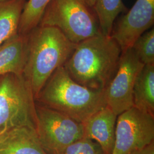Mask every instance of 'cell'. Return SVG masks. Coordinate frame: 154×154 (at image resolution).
<instances>
[{
	"label": "cell",
	"instance_id": "obj_1",
	"mask_svg": "<svg viewBox=\"0 0 154 154\" xmlns=\"http://www.w3.org/2000/svg\"><path fill=\"white\" fill-rule=\"evenodd\" d=\"M121 54L116 40L100 34L77 44L63 67L77 83L105 91L118 69Z\"/></svg>",
	"mask_w": 154,
	"mask_h": 154
},
{
	"label": "cell",
	"instance_id": "obj_2",
	"mask_svg": "<svg viewBox=\"0 0 154 154\" xmlns=\"http://www.w3.org/2000/svg\"><path fill=\"white\" fill-rule=\"evenodd\" d=\"M76 46L53 27L38 26L27 34V57L23 76L35 99L53 72L65 65Z\"/></svg>",
	"mask_w": 154,
	"mask_h": 154
},
{
	"label": "cell",
	"instance_id": "obj_3",
	"mask_svg": "<svg viewBox=\"0 0 154 154\" xmlns=\"http://www.w3.org/2000/svg\"><path fill=\"white\" fill-rule=\"evenodd\" d=\"M35 102L81 123L106 106L105 91L88 88L75 82L63 66L50 77Z\"/></svg>",
	"mask_w": 154,
	"mask_h": 154
},
{
	"label": "cell",
	"instance_id": "obj_4",
	"mask_svg": "<svg viewBox=\"0 0 154 154\" xmlns=\"http://www.w3.org/2000/svg\"><path fill=\"white\" fill-rule=\"evenodd\" d=\"M35 99L22 75L0 76V132L28 127L35 130Z\"/></svg>",
	"mask_w": 154,
	"mask_h": 154
},
{
	"label": "cell",
	"instance_id": "obj_5",
	"mask_svg": "<svg viewBox=\"0 0 154 154\" xmlns=\"http://www.w3.org/2000/svg\"><path fill=\"white\" fill-rule=\"evenodd\" d=\"M38 26L58 29L75 44L102 34L95 14L79 0H52Z\"/></svg>",
	"mask_w": 154,
	"mask_h": 154
},
{
	"label": "cell",
	"instance_id": "obj_6",
	"mask_svg": "<svg viewBox=\"0 0 154 154\" xmlns=\"http://www.w3.org/2000/svg\"><path fill=\"white\" fill-rule=\"evenodd\" d=\"M35 103V132L47 154H60L67 146L84 137L82 123Z\"/></svg>",
	"mask_w": 154,
	"mask_h": 154
},
{
	"label": "cell",
	"instance_id": "obj_7",
	"mask_svg": "<svg viewBox=\"0 0 154 154\" xmlns=\"http://www.w3.org/2000/svg\"><path fill=\"white\" fill-rule=\"evenodd\" d=\"M154 142V116L135 107L117 116L112 154H131Z\"/></svg>",
	"mask_w": 154,
	"mask_h": 154
},
{
	"label": "cell",
	"instance_id": "obj_8",
	"mask_svg": "<svg viewBox=\"0 0 154 154\" xmlns=\"http://www.w3.org/2000/svg\"><path fill=\"white\" fill-rule=\"evenodd\" d=\"M144 65L132 48L122 53L118 69L105 91L106 106L116 116L134 107V86Z\"/></svg>",
	"mask_w": 154,
	"mask_h": 154
},
{
	"label": "cell",
	"instance_id": "obj_9",
	"mask_svg": "<svg viewBox=\"0 0 154 154\" xmlns=\"http://www.w3.org/2000/svg\"><path fill=\"white\" fill-rule=\"evenodd\" d=\"M154 23V0H137L130 10L114 23L110 36L123 53L131 48L135 41Z\"/></svg>",
	"mask_w": 154,
	"mask_h": 154
},
{
	"label": "cell",
	"instance_id": "obj_10",
	"mask_svg": "<svg viewBox=\"0 0 154 154\" xmlns=\"http://www.w3.org/2000/svg\"><path fill=\"white\" fill-rule=\"evenodd\" d=\"M117 116L106 106L83 122L84 137L98 143L105 154H112Z\"/></svg>",
	"mask_w": 154,
	"mask_h": 154
},
{
	"label": "cell",
	"instance_id": "obj_11",
	"mask_svg": "<svg viewBox=\"0 0 154 154\" xmlns=\"http://www.w3.org/2000/svg\"><path fill=\"white\" fill-rule=\"evenodd\" d=\"M0 154H47L35 130L20 127L7 131L0 140Z\"/></svg>",
	"mask_w": 154,
	"mask_h": 154
},
{
	"label": "cell",
	"instance_id": "obj_12",
	"mask_svg": "<svg viewBox=\"0 0 154 154\" xmlns=\"http://www.w3.org/2000/svg\"><path fill=\"white\" fill-rule=\"evenodd\" d=\"M27 57V35L17 34L0 45V76L22 75Z\"/></svg>",
	"mask_w": 154,
	"mask_h": 154
},
{
	"label": "cell",
	"instance_id": "obj_13",
	"mask_svg": "<svg viewBox=\"0 0 154 154\" xmlns=\"http://www.w3.org/2000/svg\"><path fill=\"white\" fill-rule=\"evenodd\" d=\"M134 107L154 116V64L145 65L136 78Z\"/></svg>",
	"mask_w": 154,
	"mask_h": 154
},
{
	"label": "cell",
	"instance_id": "obj_14",
	"mask_svg": "<svg viewBox=\"0 0 154 154\" xmlns=\"http://www.w3.org/2000/svg\"><path fill=\"white\" fill-rule=\"evenodd\" d=\"M26 0L0 2V45L18 34L22 10Z\"/></svg>",
	"mask_w": 154,
	"mask_h": 154
},
{
	"label": "cell",
	"instance_id": "obj_15",
	"mask_svg": "<svg viewBox=\"0 0 154 154\" xmlns=\"http://www.w3.org/2000/svg\"><path fill=\"white\" fill-rule=\"evenodd\" d=\"M94 11L100 32L110 36L116 17L121 13H126L128 10L122 0H97Z\"/></svg>",
	"mask_w": 154,
	"mask_h": 154
},
{
	"label": "cell",
	"instance_id": "obj_16",
	"mask_svg": "<svg viewBox=\"0 0 154 154\" xmlns=\"http://www.w3.org/2000/svg\"><path fill=\"white\" fill-rule=\"evenodd\" d=\"M52 0H26L20 17L18 34L25 35L38 26L46 7Z\"/></svg>",
	"mask_w": 154,
	"mask_h": 154
},
{
	"label": "cell",
	"instance_id": "obj_17",
	"mask_svg": "<svg viewBox=\"0 0 154 154\" xmlns=\"http://www.w3.org/2000/svg\"><path fill=\"white\" fill-rule=\"evenodd\" d=\"M132 48L144 65L154 64V28L142 34L135 41Z\"/></svg>",
	"mask_w": 154,
	"mask_h": 154
},
{
	"label": "cell",
	"instance_id": "obj_18",
	"mask_svg": "<svg viewBox=\"0 0 154 154\" xmlns=\"http://www.w3.org/2000/svg\"><path fill=\"white\" fill-rule=\"evenodd\" d=\"M60 154H105L98 143L83 137L72 143Z\"/></svg>",
	"mask_w": 154,
	"mask_h": 154
},
{
	"label": "cell",
	"instance_id": "obj_19",
	"mask_svg": "<svg viewBox=\"0 0 154 154\" xmlns=\"http://www.w3.org/2000/svg\"><path fill=\"white\" fill-rule=\"evenodd\" d=\"M131 154H154V142Z\"/></svg>",
	"mask_w": 154,
	"mask_h": 154
},
{
	"label": "cell",
	"instance_id": "obj_20",
	"mask_svg": "<svg viewBox=\"0 0 154 154\" xmlns=\"http://www.w3.org/2000/svg\"><path fill=\"white\" fill-rule=\"evenodd\" d=\"M79 1L81 2L84 5L86 6L91 10L92 9L94 10L97 2V0H79Z\"/></svg>",
	"mask_w": 154,
	"mask_h": 154
},
{
	"label": "cell",
	"instance_id": "obj_21",
	"mask_svg": "<svg viewBox=\"0 0 154 154\" xmlns=\"http://www.w3.org/2000/svg\"><path fill=\"white\" fill-rule=\"evenodd\" d=\"M6 131H4V132H0V140H1V139L3 137V136H4V135L5 134V133Z\"/></svg>",
	"mask_w": 154,
	"mask_h": 154
},
{
	"label": "cell",
	"instance_id": "obj_22",
	"mask_svg": "<svg viewBox=\"0 0 154 154\" xmlns=\"http://www.w3.org/2000/svg\"><path fill=\"white\" fill-rule=\"evenodd\" d=\"M9 1V0H0V2H5V1Z\"/></svg>",
	"mask_w": 154,
	"mask_h": 154
}]
</instances>
